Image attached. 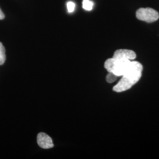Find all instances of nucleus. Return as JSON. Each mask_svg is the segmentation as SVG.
I'll use <instances>...</instances> for the list:
<instances>
[{
  "label": "nucleus",
  "instance_id": "obj_7",
  "mask_svg": "<svg viewBox=\"0 0 159 159\" xmlns=\"http://www.w3.org/2000/svg\"><path fill=\"white\" fill-rule=\"evenodd\" d=\"M94 3L90 0H83V8L86 11H91L93 8Z\"/></svg>",
  "mask_w": 159,
  "mask_h": 159
},
{
  "label": "nucleus",
  "instance_id": "obj_2",
  "mask_svg": "<svg viewBox=\"0 0 159 159\" xmlns=\"http://www.w3.org/2000/svg\"><path fill=\"white\" fill-rule=\"evenodd\" d=\"M131 61L127 60H117L112 57L105 61L104 68L108 73H113L118 77H121L129 67Z\"/></svg>",
  "mask_w": 159,
  "mask_h": 159
},
{
  "label": "nucleus",
  "instance_id": "obj_8",
  "mask_svg": "<svg viewBox=\"0 0 159 159\" xmlns=\"http://www.w3.org/2000/svg\"><path fill=\"white\" fill-rule=\"evenodd\" d=\"M119 77H118L116 74H113V73H108V74L106 76V81L108 83H112L117 79Z\"/></svg>",
  "mask_w": 159,
  "mask_h": 159
},
{
  "label": "nucleus",
  "instance_id": "obj_4",
  "mask_svg": "<svg viewBox=\"0 0 159 159\" xmlns=\"http://www.w3.org/2000/svg\"><path fill=\"white\" fill-rule=\"evenodd\" d=\"M113 58L117 60H127L133 61L136 58L134 51L127 49H120L114 52Z\"/></svg>",
  "mask_w": 159,
  "mask_h": 159
},
{
  "label": "nucleus",
  "instance_id": "obj_1",
  "mask_svg": "<svg viewBox=\"0 0 159 159\" xmlns=\"http://www.w3.org/2000/svg\"><path fill=\"white\" fill-rule=\"evenodd\" d=\"M142 71V64L136 61H131L126 72L121 76L119 83L114 86L113 91L121 93L129 90L141 79Z\"/></svg>",
  "mask_w": 159,
  "mask_h": 159
},
{
  "label": "nucleus",
  "instance_id": "obj_10",
  "mask_svg": "<svg viewBox=\"0 0 159 159\" xmlns=\"http://www.w3.org/2000/svg\"><path fill=\"white\" fill-rule=\"evenodd\" d=\"M4 17H5V16H4V13L2 12V10L0 8V20H3L4 18Z\"/></svg>",
  "mask_w": 159,
  "mask_h": 159
},
{
  "label": "nucleus",
  "instance_id": "obj_9",
  "mask_svg": "<svg viewBox=\"0 0 159 159\" xmlns=\"http://www.w3.org/2000/svg\"><path fill=\"white\" fill-rule=\"evenodd\" d=\"M67 10H68V12L71 13L74 11V9H75V4L72 1H69L67 2Z\"/></svg>",
  "mask_w": 159,
  "mask_h": 159
},
{
  "label": "nucleus",
  "instance_id": "obj_5",
  "mask_svg": "<svg viewBox=\"0 0 159 159\" xmlns=\"http://www.w3.org/2000/svg\"><path fill=\"white\" fill-rule=\"evenodd\" d=\"M37 141L40 148L48 149L54 147V144L51 137L44 133H40L37 137Z\"/></svg>",
  "mask_w": 159,
  "mask_h": 159
},
{
  "label": "nucleus",
  "instance_id": "obj_3",
  "mask_svg": "<svg viewBox=\"0 0 159 159\" xmlns=\"http://www.w3.org/2000/svg\"><path fill=\"white\" fill-rule=\"evenodd\" d=\"M136 17L146 23H153L159 18L158 12L151 8H141L136 12Z\"/></svg>",
  "mask_w": 159,
  "mask_h": 159
},
{
  "label": "nucleus",
  "instance_id": "obj_6",
  "mask_svg": "<svg viewBox=\"0 0 159 159\" xmlns=\"http://www.w3.org/2000/svg\"><path fill=\"white\" fill-rule=\"evenodd\" d=\"M6 56L5 48L0 42V66L4 64L6 61Z\"/></svg>",
  "mask_w": 159,
  "mask_h": 159
}]
</instances>
